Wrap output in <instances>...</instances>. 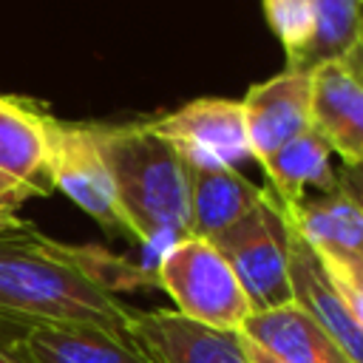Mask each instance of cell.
Masks as SVG:
<instances>
[{"label": "cell", "instance_id": "1", "mask_svg": "<svg viewBox=\"0 0 363 363\" xmlns=\"http://www.w3.org/2000/svg\"><path fill=\"white\" fill-rule=\"evenodd\" d=\"M133 309L99 286L74 258L71 244L31 221H0V335L37 326H96L130 337Z\"/></svg>", "mask_w": 363, "mask_h": 363}, {"label": "cell", "instance_id": "2", "mask_svg": "<svg viewBox=\"0 0 363 363\" xmlns=\"http://www.w3.org/2000/svg\"><path fill=\"white\" fill-rule=\"evenodd\" d=\"M130 241L156 252L190 235V164L147 119L94 122Z\"/></svg>", "mask_w": 363, "mask_h": 363}, {"label": "cell", "instance_id": "3", "mask_svg": "<svg viewBox=\"0 0 363 363\" xmlns=\"http://www.w3.org/2000/svg\"><path fill=\"white\" fill-rule=\"evenodd\" d=\"M156 286L176 303L173 309L207 329L238 332L252 306L213 241L184 235L156 261Z\"/></svg>", "mask_w": 363, "mask_h": 363}, {"label": "cell", "instance_id": "4", "mask_svg": "<svg viewBox=\"0 0 363 363\" xmlns=\"http://www.w3.org/2000/svg\"><path fill=\"white\" fill-rule=\"evenodd\" d=\"M210 241L235 272L252 312L278 309L295 301L289 281V233L269 190L252 213Z\"/></svg>", "mask_w": 363, "mask_h": 363}, {"label": "cell", "instance_id": "5", "mask_svg": "<svg viewBox=\"0 0 363 363\" xmlns=\"http://www.w3.org/2000/svg\"><path fill=\"white\" fill-rule=\"evenodd\" d=\"M51 182L54 190L65 193L108 235L130 238L111 170L105 164V156L94 133V122H62V119L54 122Z\"/></svg>", "mask_w": 363, "mask_h": 363}, {"label": "cell", "instance_id": "6", "mask_svg": "<svg viewBox=\"0 0 363 363\" xmlns=\"http://www.w3.org/2000/svg\"><path fill=\"white\" fill-rule=\"evenodd\" d=\"M147 122L162 139H167L182 153L187 164L235 167L238 162L252 159L238 99L199 96Z\"/></svg>", "mask_w": 363, "mask_h": 363}, {"label": "cell", "instance_id": "7", "mask_svg": "<svg viewBox=\"0 0 363 363\" xmlns=\"http://www.w3.org/2000/svg\"><path fill=\"white\" fill-rule=\"evenodd\" d=\"M309 82L315 133L346 167H363V48L309 68Z\"/></svg>", "mask_w": 363, "mask_h": 363}, {"label": "cell", "instance_id": "8", "mask_svg": "<svg viewBox=\"0 0 363 363\" xmlns=\"http://www.w3.org/2000/svg\"><path fill=\"white\" fill-rule=\"evenodd\" d=\"M252 162L264 164L278 147L312 128V82L309 71L284 68L255 82L238 99Z\"/></svg>", "mask_w": 363, "mask_h": 363}, {"label": "cell", "instance_id": "9", "mask_svg": "<svg viewBox=\"0 0 363 363\" xmlns=\"http://www.w3.org/2000/svg\"><path fill=\"white\" fill-rule=\"evenodd\" d=\"M278 210L320 261L363 269V207L343 184L326 193H309L289 207L278 204Z\"/></svg>", "mask_w": 363, "mask_h": 363}, {"label": "cell", "instance_id": "10", "mask_svg": "<svg viewBox=\"0 0 363 363\" xmlns=\"http://www.w3.org/2000/svg\"><path fill=\"white\" fill-rule=\"evenodd\" d=\"M128 335L153 363H250L235 332L207 329L176 309H133Z\"/></svg>", "mask_w": 363, "mask_h": 363}, {"label": "cell", "instance_id": "11", "mask_svg": "<svg viewBox=\"0 0 363 363\" xmlns=\"http://www.w3.org/2000/svg\"><path fill=\"white\" fill-rule=\"evenodd\" d=\"M57 116L28 96L0 94V170L34 190L51 196V142Z\"/></svg>", "mask_w": 363, "mask_h": 363}, {"label": "cell", "instance_id": "12", "mask_svg": "<svg viewBox=\"0 0 363 363\" xmlns=\"http://www.w3.org/2000/svg\"><path fill=\"white\" fill-rule=\"evenodd\" d=\"M286 233H289V281H292L295 303L303 306L320 323V329L340 346V352L352 363H363V326L354 320L343 295L326 278V269L312 252V247L301 235H295L289 224Z\"/></svg>", "mask_w": 363, "mask_h": 363}, {"label": "cell", "instance_id": "13", "mask_svg": "<svg viewBox=\"0 0 363 363\" xmlns=\"http://www.w3.org/2000/svg\"><path fill=\"white\" fill-rule=\"evenodd\" d=\"M284 363H352L320 323L295 301L278 309L250 312L235 332Z\"/></svg>", "mask_w": 363, "mask_h": 363}, {"label": "cell", "instance_id": "14", "mask_svg": "<svg viewBox=\"0 0 363 363\" xmlns=\"http://www.w3.org/2000/svg\"><path fill=\"white\" fill-rule=\"evenodd\" d=\"M267 199V187L252 184L227 164H190V235L216 238Z\"/></svg>", "mask_w": 363, "mask_h": 363}, {"label": "cell", "instance_id": "15", "mask_svg": "<svg viewBox=\"0 0 363 363\" xmlns=\"http://www.w3.org/2000/svg\"><path fill=\"white\" fill-rule=\"evenodd\" d=\"M14 340L31 363H153L130 337L96 326H37Z\"/></svg>", "mask_w": 363, "mask_h": 363}, {"label": "cell", "instance_id": "16", "mask_svg": "<svg viewBox=\"0 0 363 363\" xmlns=\"http://www.w3.org/2000/svg\"><path fill=\"white\" fill-rule=\"evenodd\" d=\"M261 167L267 173V190L281 207H289L309 193L335 190L340 184L337 170L332 167V150L315 133V128H306L289 139Z\"/></svg>", "mask_w": 363, "mask_h": 363}, {"label": "cell", "instance_id": "17", "mask_svg": "<svg viewBox=\"0 0 363 363\" xmlns=\"http://www.w3.org/2000/svg\"><path fill=\"white\" fill-rule=\"evenodd\" d=\"M363 48V6L357 0H315L312 40L306 48L303 71L346 60Z\"/></svg>", "mask_w": 363, "mask_h": 363}, {"label": "cell", "instance_id": "18", "mask_svg": "<svg viewBox=\"0 0 363 363\" xmlns=\"http://www.w3.org/2000/svg\"><path fill=\"white\" fill-rule=\"evenodd\" d=\"M269 31L284 48L286 68L303 71L306 48L312 40V11L315 0H261Z\"/></svg>", "mask_w": 363, "mask_h": 363}, {"label": "cell", "instance_id": "19", "mask_svg": "<svg viewBox=\"0 0 363 363\" xmlns=\"http://www.w3.org/2000/svg\"><path fill=\"white\" fill-rule=\"evenodd\" d=\"M320 261V258H318ZM326 269V278L332 281V286L343 295L346 306L352 309L354 320L363 326V269L354 267H343V264H332V261H320Z\"/></svg>", "mask_w": 363, "mask_h": 363}, {"label": "cell", "instance_id": "20", "mask_svg": "<svg viewBox=\"0 0 363 363\" xmlns=\"http://www.w3.org/2000/svg\"><path fill=\"white\" fill-rule=\"evenodd\" d=\"M34 199V190L26 187L23 182H17L14 176L3 173L0 170V221H9V218H17L20 207Z\"/></svg>", "mask_w": 363, "mask_h": 363}, {"label": "cell", "instance_id": "21", "mask_svg": "<svg viewBox=\"0 0 363 363\" xmlns=\"http://www.w3.org/2000/svg\"><path fill=\"white\" fill-rule=\"evenodd\" d=\"M337 182L360 201V207H363V167H343L340 173H337Z\"/></svg>", "mask_w": 363, "mask_h": 363}, {"label": "cell", "instance_id": "22", "mask_svg": "<svg viewBox=\"0 0 363 363\" xmlns=\"http://www.w3.org/2000/svg\"><path fill=\"white\" fill-rule=\"evenodd\" d=\"M0 363H31V360L26 357V352L17 346L14 337L0 335Z\"/></svg>", "mask_w": 363, "mask_h": 363}, {"label": "cell", "instance_id": "23", "mask_svg": "<svg viewBox=\"0 0 363 363\" xmlns=\"http://www.w3.org/2000/svg\"><path fill=\"white\" fill-rule=\"evenodd\" d=\"M238 337H241V335H238ZM241 346H244L250 363H284V360H278L275 354H269L267 349H261V346H255V343H250V340H244V337H241Z\"/></svg>", "mask_w": 363, "mask_h": 363}, {"label": "cell", "instance_id": "24", "mask_svg": "<svg viewBox=\"0 0 363 363\" xmlns=\"http://www.w3.org/2000/svg\"><path fill=\"white\" fill-rule=\"evenodd\" d=\"M357 3H360V6H363V0H357Z\"/></svg>", "mask_w": 363, "mask_h": 363}]
</instances>
